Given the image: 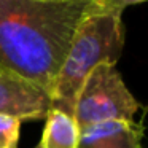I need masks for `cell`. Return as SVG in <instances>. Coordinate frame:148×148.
Segmentation results:
<instances>
[{"label":"cell","mask_w":148,"mask_h":148,"mask_svg":"<svg viewBox=\"0 0 148 148\" xmlns=\"http://www.w3.org/2000/svg\"><path fill=\"white\" fill-rule=\"evenodd\" d=\"M99 0H0V75L51 97L78 27Z\"/></svg>","instance_id":"6da1fadb"},{"label":"cell","mask_w":148,"mask_h":148,"mask_svg":"<svg viewBox=\"0 0 148 148\" xmlns=\"http://www.w3.org/2000/svg\"><path fill=\"white\" fill-rule=\"evenodd\" d=\"M121 11L97 10L81 23L51 91V108L73 116L77 96L99 64L116 65L124 46Z\"/></svg>","instance_id":"7a4b0ae2"},{"label":"cell","mask_w":148,"mask_h":148,"mask_svg":"<svg viewBox=\"0 0 148 148\" xmlns=\"http://www.w3.org/2000/svg\"><path fill=\"white\" fill-rule=\"evenodd\" d=\"M140 108L126 88L119 72L112 64H99L84 80L77 96L73 119L78 129L103 121H134Z\"/></svg>","instance_id":"3957f363"},{"label":"cell","mask_w":148,"mask_h":148,"mask_svg":"<svg viewBox=\"0 0 148 148\" xmlns=\"http://www.w3.org/2000/svg\"><path fill=\"white\" fill-rule=\"evenodd\" d=\"M51 108V97L45 91L24 81L0 75V113H8L23 121L43 119Z\"/></svg>","instance_id":"277c9868"},{"label":"cell","mask_w":148,"mask_h":148,"mask_svg":"<svg viewBox=\"0 0 148 148\" xmlns=\"http://www.w3.org/2000/svg\"><path fill=\"white\" fill-rule=\"evenodd\" d=\"M145 126L135 121H103L80 129L77 148H142Z\"/></svg>","instance_id":"5b68a950"},{"label":"cell","mask_w":148,"mask_h":148,"mask_svg":"<svg viewBox=\"0 0 148 148\" xmlns=\"http://www.w3.org/2000/svg\"><path fill=\"white\" fill-rule=\"evenodd\" d=\"M45 129L40 140L42 148H77L80 129L73 116L56 108H49L45 116Z\"/></svg>","instance_id":"8992f818"},{"label":"cell","mask_w":148,"mask_h":148,"mask_svg":"<svg viewBox=\"0 0 148 148\" xmlns=\"http://www.w3.org/2000/svg\"><path fill=\"white\" fill-rule=\"evenodd\" d=\"M21 123L18 116L0 113V148H16L19 142Z\"/></svg>","instance_id":"52a82bcc"},{"label":"cell","mask_w":148,"mask_h":148,"mask_svg":"<svg viewBox=\"0 0 148 148\" xmlns=\"http://www.w3.org/2000/svg\"><path fill=\"white\" fill-rule=\"evenodd\" d=\"M142 2H148V0H99V7L100 10L107 11H121L129 5H137Z\"/></svg>","instance_id":"ba28073f"},{"label":"cell","mask_w":148,"mask_h":148,"mask_svg":"<svg viewBox=\"0 0 148 148\" xmlns=\"http://www.w3.org/2000/svg\"><path fill=\"white\" fill-rule=\"evenodd\" d=\"M35 148H42V147H40V143H38V145H37V147H35Z\"/></svg>","instance_id":"9c48e42d"}]
</instances>
